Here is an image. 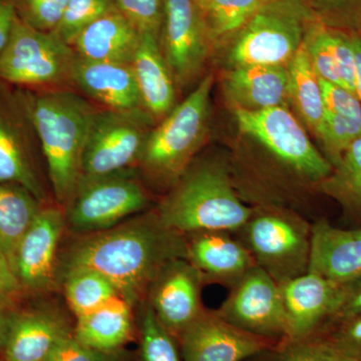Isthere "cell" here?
Segmentation results:
<instances>
[{
    "instance_id": "cell-1",
    "label": "cell",
    "mask_w": 361,
    "mask_h": 361,
    "mask_svg": "<svg viewBox=\"0 0 361 361\" xmlns=\"http://www.w3.org/2000/svg\"><path fill=\"white\" fill-rule=\"evenodd\" d=\"M180 258L187 259L186 236L164 225L154 209L110 229L75 235L59 252V280L66 271L90 268L135 306L161 268Z\"/></svg>"
},
{
    "instance_id": "cell-2",
    "label": "cell",
    "mask_w": 361,
    "mask_h": 361,
    "mask_svg": "<svg viewBox=\"0 0 361 361\" xmlns=\"http://www.w3.org/2000/svg\"><path fill=\"white\" fill-rule=\"evenodd\" d=\"M37 130L54 200L65 208L77 191L99 108L71 89L16 90Z\"/></svg>"
},
{
    "instance_id": "cell-3",
    "label": "cell",
    "mask_w": 361,
    "mask_h": 361,
    "mask_svg": "<svg viewBox=\"0 0 361 361\" xmlns=\"http://www.w3.org/2000/svg\"><path fill=\"white\" fill-rule=\"evenodd\" d=\"M161 223L183 235L235 232L252 208L239 196L229 168L221 161H192L155 209Z\"/></svg>"
},
{
    "instance_id": "cell-4",
    "label": "cell",
    "mask_w": 361,
    "mask_h": 361,
    "mask_svg": "<svg viewBox=\"0 0 361 361\" xmlns=\"http://www.w3.org/2000/svg\"><path fill=\"white\" fill-rule=\"evenodd\" d=\"M213 73L149 133L137 169L147 187L171 189L191 165L208 129Z\"/></svg>"
},
{
    "instance_id": "cell-5",
    "label": "cell",
    "mask_w": 361,
    "mask_h": 361,
    "mask_svg": "<svg viewBox=\"0 0 361 361\" xmlns=\"http://www.w3.org/2000/svg\"><path fill=\"white\" fill-rule=\"evenodd\" d=\"M232 233L278 285L310 270L312 224L291 211L273 205L252 208L246 222Z\"/></svg>"
},
{
    "instance_id": "cell-6",
    "label": "cell",
    "mask_w": 361,
    "mask_h": 361,
    "mask_svg": "<svg viewBox=\"0 0 361 361\" xmlns=\"http://www.w3.org/2000/svg\"><path fill=\"white\" fill-rule=\"evenodd\" d=\"M316 21L302 0H268L230 37V61L233 66L288 65Z\"/></svg>"
},
{
    "instance_id": "cell-7",
    "label": "cell",
    "mask_w": 361,
    "mask_h": 361,
    "mask_svg": "<svg viewBox=\"0 0 361 361\" xmlns=\"http://www.w3.org/2000/svg\"><path fill=\"white\" fill-rule=\"evenodd\" d=\"M77 54L54 32H40L16 20L0 54V82L18 89H71Z\"/></svg>"
},
{
    "instance_id": "cell-8",
    "label": "cell",
    "mask_w": 361,
    "mask_h": 361,
    "mask_svg": "<svg viewBox=\"0 0 361 361\" xmlns=\"http://www.w3.org/2000/svg\"><path fill=\"white\" fill-rule=\"evenodd\" d=\"M234 115L240 130L259 142L297 180L314 185L331 176V164L315 148L286 106L259 111L234 109Z\"/></svg>"
},
{
    "instance_id": "cell-9",
    "label": "cell",
    "mask_w": 361,
    "mask_h": 361,
    "mask_svg": "<svg viewBox=\"0 0 361 361\" xmlns=\"http://www.w3.org/2000/svg\"><path fill=\"white\" fill-rule=\"evenodd\" d=\"M149 205L148 187L133 168L97 179L80 180L63 210L66 229L84 235L115 227L130 216L146 212Z\"/></svg>"
},
{
    "instance_id": "cell-10",
    "label": "cell",
    "mask_w": 361,
    "mask_h": 361,
    "mask_svg": "<svg viewBox=\"0 0 361 361\" xmlns=\"http://www.w3.org/2000/svg\"><path fill=\"white\" fill-rule=\"evenodd\" d=\"M155 120L140 109L99 108L85 146L82 179H97L135 168Z\"/></svg>"
},
{
    "instance_id": "cell-11",
    "label": "cell",
    "mask_w": 361,
    "mask_h": 361,
    "mask_svg": "<svg viewBox=\"0 0 361 361\" xmlns=\"http://www.w3.org/2000/svg\"><path fill=\"white\" fill-rule=\"evenodd\" d=\"M39 154V137L25 106L16 90L0 82V183L23 187L42 204H49Z\"/></svg>"
},
{
    "instance_id": "cell-12",
    "label": "cell",
    "mask_w": 361,
    "mask_h": 361,
    "mask_svg": "<svg viewBox=\"0 0 361 361\" xmlns=\"http://www.w3.org/2000/svg\"><path fill=\"white\" fill-rule=\"evenodd\" d=\"M216 312L254 336L276 342L288 336L279 285L257 265L230 288L229 295Z\"/></svg>"
},
{
    "instance_id": "cell-13",
    "label": "cell",
    "mask_w": 361,
    "mask_h": 361,
    "mask_svg": "<svg viewBox=\"0 0 361 361\" xmlns=\"http://www.w3.org/2000/svg\"><path fill=\"white\" fill-rule=\"evenodd\" d=\"M159 44L176 84L200 75L213 45L196 0H165Z\"/></svg>"
},
{
    "instance_id": "cell-14",
    "label": "cell",
    "mask_w": 361,
    "mask_h": 361,
    "mask_svg": "<svg viewBox=\"0 0 361 361\" xmlns=\"http://www.w3.org/2000/svg\"><path fill=\"white\" fill-rule=\"evenodd\" d=\"M66 229L63 208L44 204L16 250L13 270L23 288L49 292L59 286V252Z\"/></svg>"
},
{
    "instance_id": "cell-15",
    "label": "cell",
    "mask_w": 361,
    "mask_h": 361,
    "mask_svg": "<svg viewBox=\"0 0 361 361\" xmlns=\"http://www.w3.org/2000/svg\"><path fill=\"white\" fill-rule=\"evenodd\" d=\"M205 284L200 271L180 258L164 266L149 285L146 300L176 339L205 310L202 303Z\"/></svg>"
},
{
    "instance_id": "cell-16",
    "label": "cell",
    "mask_w": 361,
    "mask_h": 361,
    "mask_svg": "<svg viewBox=\"0 0 361 361\" xmlns=\"http://www.w3.org/2000/svg\"><path fill=\"white\" fill-rule=\"evenodd\" d=\"M177 341L182 361H245L279 343L244 331L206 308Z\"/></svg>"
},
{
    "instance_id": "cell-17",
    "label": "cell",
    "mask_w": 361,
    "mask_h": 361,
    "mask_svg": "<svg viewBox=\"0 0 361 361\" xmlns=\"http://www.w3.org/2000/svg\"><path fill=\"white\" fill-rule=\"evenodd\" d=\"M279 287L289 339L303 338L318 331L336 316L343 296V285L313 272L289 280Z\"/></svg>"
},
{
    "instance_id": "cell-18",
    "label": "cell",
    "mask_w": 361,
    "mask_h": 361,
    "mask_svg": "<svg viewBox=\"0 0 361 361\" xmlns=\"http://www.w3.org/2000/svg\"><path fill=\"white\" fill-rule=\"evenodd\" d=\"M71 89L106 110L142 109L132 63L92 61L77 56Z\"/></svg>"
},
{
    "instance_id": "cell-19",
    "label": "cell",
    "mask_w": 361,
    "mask_h": 361,
    "mask_svg": "<svg viewBox=\"0 0 361 361\" xmlns=\"http://www.w3.org/2000/svg\"><path fill=\"white\" fill-rule=\"evenodd\" d=\"M187 260L200 271L206 283L231 288L256 266L246 247L228 231H200L185 235Z\"/></svg>"
},
{
    "instance_id": "cell-20",
    "label": "cell",
    "mask_w": 361,
    "mask_h": 361,
    "mask_svg": "<svg viewBox=\"0 0 361 361\" xmlns=\"http://www.w3.org/2000/svg\"><path fill=\"white\" fill-rule=\"evenodd\" d=\"M73 334L56 308L16 312L2 353L6 361H47L59 341Z\"/></svg>"
},
{
    "instance_id": "cell-21",
    "label": "cell",
    "mask_w": 361,
    "mask_h": 361,
    "mask_svg": "<svg viewBox=\"0 0 361 361\" xmlns=\"http://www.w3.org/2000/svg\"><path fill=\"white\" fill-rule=\"evenodd\" d=\"M336 283L361 275V228L345 230L324 220L312 224L310 270Z\"/></svg>"
},
{
    "instance_id": "cell-22",
    "label": "cell",
    "mask_w": 361,
    "mask_h": 361,
    "mask_svg": "<svg viewBox=\"0 0 361 361\" xmlns=\"http://www.w3.org/2000/svg\"><path fill=\"white\" fill-rule=\"evenodd\" d=\"M142 35L116 7L85 26L71 47L78 58L132 63Z\"/></svg>"
},
{
    "instance_id": "cell-23",
    "label": "cell",
    "mask_w": 361,
    "mask_h": 361,
    "mask_svg": "<svg viewBox=\"0 0 361 361\" xmlns=\"http://www.w3.org/2000/svg\"><path fill=\"white\" fill-rule=\"evenodd\" d=\"M226 96L234 109L259 111L285 106L288 94V71L283 66H233L223 80Z\"/></svg>"
},
{
    "instance_id": "cell-24",
    "label": "cell",
    "mask_w": 361,
    "mask_h": 361,
    "mask_svg": "<svg viewBox=\"0 0 361 361\" xmlns=\"http://www.w3.org/2000/svg\"><path fill=\"white\" fill-rule=\"evenodd\" d=\"M142 110L157 121L176 106V82L161 54L159 39L142 35L132 63Z\"/></svg>"
},
{
    "instance_id": "cell-25",
    "label": "cell",
    "mask_w": 361,
    "mask_h": 361,
    "mask_svg": "<svg viewBox=\"0 0 361 361\" xmlns=\"http://www.w3.org/2000/svg\"><path fill=\"white\" fill-rule=\"evenodd\" d=\"M133 307L127 299L116 296L102 307L78 317L73 336L97 350H122L134 334Z\"/></svg>"
},
{
    "instance_id": "cell-26",
    "label": "cell",
    "mask_w": 361,
    "mask_h": 361,
    "mask_svg": "<svg viewBox=\"0 0 361 361\" xmlns=\"http://www.w3.org/2000/svg\"><path fill=\"white\" fill-rule=\"evenodd\" d=\"M44 205L25 188L0 183V251L13 269L21 239Z\"/></svg>"
},
{
    "instance_id": "cell-27",
    "label": "cell",
    "mask_w": 361,
    "mask_h": 361,
    "mask_svg": "<svg viewBox=\"0 0 361 361\" xmlns=\"http://www.w3.org/2000/svg\"><path fill=\"white\" fill-rule=\"evenodd\" d=\"M289 99L305 123L317 133L324 116L322 90L305 45H301L287 65Z\"/></svg>"
},
{
    "instance_id": "cell-28",
    "label": "cell",
    "mask_w": 361,
    "mask_h": 361,
    "mask_svg": "<svg viewBox=\"0 0 361 361\" xmlns=\"http://www.w3.org/2000/svg\"><path fill=\"white\" fill-rule=\"evenodd\" d=\"M59 285L65 291L66 302L75 317L102 307L116 296H121L110 280L90 268L66 271Z\"/></svg>"
},
{
    "instance_id": "cell-29",
    "label": "cell",
    "mask_w": 361,
    "mask_h": 361,
    "mask_svg": "<svg viewBox=\"0 0 361 361\" xmlns=\"http://www.w3.org/2000/svg\"><path fill=\"white\" fill-rule=\"evenodd\" d=\"M268 0H207L202 7L212 45L224 42L261 8Z\"/></svg>"
},
{
    "instance_id": "cell-30",
    "label": "cell",
    "mask_w": 361,
    "mask_h": 361,
    "mask_svg": "<svg viewBox=\"0 0 361 361\" xmlns=\"http://www.w3.org/2000/svg\"><path fill=\"white\" fill-rule=\"evenodd\" d=\"M137 361H182L179 344L156 317L146 299L137 305Z\"/></svg>"
},
{
    "instance_id": "cell-31",
    "label": "cell",
    "mask_w": 361,
    "mask_h": 361,
    "mask_svg": "<svg viewBox=\"0 0 361 361\" xmlns=\"http://www.w3.org/2000/svg\"><path fill=\"white\" fill-rule=\"evenodd\" d=\"M245 361H360L346 355L314 334L298 339H284Z\"/></svg>"
},
{
    "instance_id": "cell-32",
    "label": "cell",
    "mask_w": 361,
    "mask_h": 361,
    "mask_svg": "<svg viewBox=\"0 0 361 361\" xmlns=\"http://www.w3.org/2000/svg\"><path fill=\"white\" fill-rule=\"evenodd\" d=\"M116 6V0H68L65 13L54 33L70 44L85 26Z\"/></svg>"
},
{
    "instance_id": "cell-33",
    "label": "cell",
    "mask_w": 361,
    "mask_h": 361,
    "mask_svg": "<svg viewBox=\"0 0 361 361\" xmlns=\"http://www.w3.org/2000/svg\"><path fill=\"white\" fill-rule=\"evenodd\" d=\"M18 18L40 32H54L58 27L68 0H14Z\"/></svg>"
},
{
    "instance_id": "cell-34",
    "label": "cell",
    "mask_w": 361,
    "mask_h": 361,
    "mask_svg": "<svg viewBox=\"0 0 361 361\" xmlns=\"http://www.w3.org/2000/svg\"><path fill=\"white\" fill-rule=\"evenodd\" d=\"M116 7L141 35L160 37L165 0H116Z\"/></svg>"
},
{
    "instance_id": "cell-35",
    "label": "cell",
    "mask_w": 361,
    "mask_h": 361,
    "mask_svg": "<svg viewBox=\"0 0 361 361\" xmlns=\"http://www.w3.org/2000/svg\"><path fill=\"white\" fill-rule=\"evenodd\" d=\"M315 334L361 361V313L329 320Z\"/></svg>"
},
{
    "instance_id": "cell-36",
    "label": "cell",
    "mask_w": 361,
    "mask_h": 361,
    "mask_svg": "<svg viewBox=\"0 0 361 361\" xmlns=\"http://www.w3.org/2000/svg\"><path fill=\"white\" fill-rule=\"evenodd\" d=\"M317 134L331 154L341 161L344 152L361 137V123L325 111Z\"/></svg>"
},
{
    "instance_id": "cell-37",
    "label": "cell",
    "mask_w": 361,
    "mask_h": 361,
    "mask_svg": "<svg viewBox=\"0 0 361 361\" xmlns=\"http://www.w3.org/2000/svg\"><path fill=\"white\" fill-rule=\"evenodd\" d=\"M325 39L334 56L342 87L355 94V54L350 33L325 25Z\"/></svg>"
},
{
    "instance_id": "cell-38",
    "label": "cell",
    "mask_w": 361,
    "mask_h": 361,
    "mask_svg": "<svg viewBox=\"0 0 361 361\" xmlns=\"http://www.w3.org/2000/svg\"><path fill=\"white\" fill-rule=\"evenodd\" d=\"M319 82L325 111L361 123V103L355 94L320 78Z\"/></svg>"
},
{
    "instance_id": "cell-39",
    "label": "cell",
    "mask_w": 361,
    "mask_h": 361,
    "mask_svg": "<svg viewBox=\"0 0 361 361\" xmlns=\"http://www.w3.org/2000/svg\"><path fill=\"white\" fill-rule=\"evenodd\" d=\"M125 353L97 350L78 341L75 336L65 337L52 350L47 361H115Z\"/></svg>"
},
{
    "instance_id": "cell-40",
    "label": "cell",
    "mask_w": 361,
    "mask_h": 361,
    "mask_svg": "<svg viewBox=\"0 0 361 361\" xmlns=\"http://www.w3.org/2000/svg\"><path fill=\"white\" fill-rule=\"evenodd\" d=\"M323 25L329 26L332 18H346L357 25L361 16V0H302Z\"/></svg>"
},
{
    "instance_id": "cell-41",
    "label": "cell",
    "mask_w": 361,
    "mask_h": 361,
    "mask_svg": "<svg viewBox=\"0 0 361 361\" xmlns=\"http://www.w3.org/2000/svg\"><path fill=\"white\" fill-rule=\"evenodd\" d=\"M339 183L361 205V137L344 152L339 161Z\"/></svg>"
},
{
    "instance_id": "cell-42",
    "label": "cell",
    "mask_w": 361,
    "mask_h": 361,
    "mask_svg": "<svg viewBox=\"0 0 361 361\" xmlns=\"http://www.w3.org/2000/svg\"><path fill=\"white\" fill-rule=\"evenodd\" d=\"M23 288L20 280L8 262L6 255L0 251V302L11 303V300Z\"/></svg>"
},
{
    "instance_id": "cell-43",
    "label": "cell",
    "mask_w": 361,
    "mask_h": 361,
    "mask_svg": "<svg viewBox=\"0 0 361 361\" xmlns=\"http://www.w3.org/2000/svg\"><path fill=\"white\" fill-rule=\"evenodd\" d=\"M343 285V296L336 318L361 313V275Z\"/></svg>"
},
{
    "instance_id": "cell-44",
    "label": "cell",
    "mask_w": 361,
    "mask_h": 361,
    "mask_svg": "<svg viewBox=\"0 0 361 361\" xmlns=\"http://www.w3.org/2000/svg\"><path fill=\"white\" fill-rule=\"evenodd\" d=\"M18 18L16 1L0 0V54L11 39Z\"/></svg>"
},
{
    "instance_id": "cell-45",
    "label": "cell",
    "mask_w": 361,
    "mask_h": 361,
    "mask_svg": "<svg viewBox=\"0 0 361 361\" xmlns=\"http://www.w3.org/2000/svg\"><path fill=\"white\" fill-rule=\"evenodd\" d=\"M11 304L0 302V353H2L4 345H6L11 322H13V316L16 314V311L11 310Z\"/></svg>"
},
{
    "instance_id": "cell-46",
    "label": "cell",
    "mask_w": 361,
    "mask_h": 361,
    "mask_svg": "<svg viewBox=\"0 0 361 361\" xmlns=\"http://www.w3.org/2000/svg\"><path fill=\"white\" fill-rule=\"evenodd\" d=\"M350 39L355 54V94L361 103V35L351 32Z\"/></svg>"
},
{
    "instance_id": "cell-47",
    "label": "cell",
    "mask_w": 361,
    "mask_h": 361,
    "mask_svg": "<svg viewBox=\"0 0 361 361\" xmlns=\"http://www.w3.org/2000/svg\"><path fill=\"white\" fill-rule=\"evenodd\" d=\"M115 361H130L129 355H127V353H123L122 355L120 356V357L118 358V360Z\"/></svg>"
},
{
    "instance_id": "cell-48",
    "label": "cell",
    "mask_w": 361,
    "mask_h": 361,
    "mask_svg": "<svg viewBox=\"0 0 361 361\" xmlns=\"http://www.w3.org/2000/svg\"><path fill=\"white\" fill-rule=\"evenodd\" d=\"M198 2L199 6H200L201 8L204 6V4H206L207 0H196Z\"/></svg>"
},
{
    "instance_id": "cell-49",
    "label": "cell",
    "mask_w": 361,
    "mask_h": 361,
    "mask_svg": "<svg viewBox=\"0 0 361 361\" xmlns=\"http://www.w3.org/2000/svg\"><path fill=\"white\" fill-rule=\"evenodd\" d=\"M357 25L358 30H360V35H361V16H360V20H358V21H357V25Z\"/></svg>"
}]
</instances>
